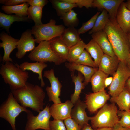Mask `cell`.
Here are the masks:
<instances>
[{
	"label": "cell",
	"mask_w": 130,
	"mask_h": 130,
	"mask_svg": "<svg viewBox=\"0 0 130 130\" xmlns=\"http://www.w3.org/2000/svg\"><path fill=\"white\" fill-rule=\"evenodd\" d=\"M0 74L4 82L9 85L11 91L19 89L24 87L29 76L28 72L22 70L19 65L11 62L1 64Z\"/></svg>",
	"instance_id": "cell-3"
},
{
	"label": "cell",
	"mask_w": 130,
	"mask_h": 130,
	"mask_svg": "<svg viewBox=\"0 0 130 130\" xmlns=\"http://www.w3.org/2000/svg\"><path fill=\"white\" fill-rule=\"evenodd\" d=\"M104 30L106 33L115 55L126 64L130 58V49L127 33L119 27L116 20L109 19Z\"/></svg>",
	"instance_id": "cell-1"
},
{
	"label": "cell",
	"mask_w": 130,
	"mask_h": 130,
	"mask_svg": "<svg viewBox=\"0 0 130 130\" xmlns=\"http://www.w3.org/2000/svg\"><path fill=\"white\" fill-rule=\"evenodd\" d=\"M11 92L18 102L39 113L44 108L46 94L41 86L27 82L23 88Z\"/></svg>",
	"instance_id": "cell-2"
},
{
	"label": "cell",
	"mask_w": 130,
	"mask_h": 130,
	"mask_svg": "<svg viewBox=\"0 0 130 130\" xmlns=\"http://www.w3.org/2000/svg\"><path fill=\"white\" fill-rule=\"evenodd\" d=\"M65 66L71 72L76 70L82 73L84 77V83L85 85L90 82L92 76L98 69L74 62H66Z\"/></svg>",
	"instance_id": "cell-20"
},
{
	"label": "cell",
	"mask_w": 130,
	"mask_h": 130,
	"mask_svg": "<svg viewBox=\"0 0 130 130\" xmlns=\"http://www.w3.org/2000/svg\"><path fill=\"white\" fill-rule=\"evenodd\" d=\"M71 3L75 4L78 7L82 8L84 7L87 9L93 7L94 0H62Z\"/></svg>",
	"instance_id": "cell-38"
},
{
	"label": "cell",
	"mask_w": 130,
	"mask_h": 130,
	"mask_svg": "<svg viewBox=\"0 0 130 130\" xmlns=\"http://www.w3.org/2000/svg\"><path fill=\"white\" fill-rule=\"evenodd\" d=\"M109 75L98 69L91 78L90 82L93 92H97L104 89L105 81Z\"/></svg>",
	"instance_id": "cell-25"
},
{
	"label": "cell",
	"mask_w": 130,
	"mask_h": 130,
	"mask_svg": "<svg viewBox=\"0 0 130 130\" xmlns=\"http://www.w3.org/2000/svg\"><path fill=\"white\" fill-rule=\"evenodd\" d=\"M112 128L113 130H130V128L123 127L118 123L115 124Z\"/></svg>",
	"instance_id": "cell-43"
},
{
	"label": "cell",
	"mask_w": 130,
	"mask_h": 130,
	"mask_svg": "<svg viewBox=\"0 0 130 130\" xmlns=\"http://www.w3.org/2000/svg\"><path fill=\"white\" fill-rule=\"evenodd\" d=\"M64 121L67 130H81L82 128L73 119L70 117Z\"/></svg>",
	"instance_id": "cell-40"
},
{
	"label": "cell",
	"mask_w": 130,
	"mask_h": 130,
	"mask_svg": "<svg viewBox=\"0 0 130 130\" xmlns=\"http://www.w3.org/2000/svg\"><path fill=\"white\" fill-rule=\"evenodd\" d=\"M48 2L47 0H28L27 3L30 6L43 7Z\"/></svg>",
	"instance_id": "cell-42"
},
{
	"label": "cell",
	"mask_w": 130,
	"mask_h": 130,
	"mask_svg": "<svg viewBox=\"0 0 130 130\" xmlns=\"http://www.w3.org/2000/svg\"><path fill=\"white\" fill-rule=\"evenodd\" d=\"M0 39L2 41L0 43V47L3 48L4 51L2 62L4 63L7 62H13L10 55L12 52L17 48L19 39L12 37L4 32L0 34Z\"/></svg>",
	"instance_id": "cell-14"
},
{
	"label": "cell",
	"mask_w": 130,
	"mask_h": 130,
	"mask_svg": "<svg viewBox=\"0 0 130 130\" xmlns=\"http://www.w3.org/2000/svg\"><path fill=\"white\" fill-rule=\"evenodd\" d=\"M110 98L109 95L104 89L86 94L85 103L89 112L93 113L104 106Z\"/></svg>",
	"instance_id": "cell-11"
},
{
	"label": "cell",
	"mask_w": 130,
	"mask_h": 130,
	"mask_svg": "<svg viewBox=\"0 0 130 130\" xmlns=\"http://www.w3.org/2000/svg\"><path fill=\"white\" fill-rule=\"evenodd\" d=\"M123 0H94L93 7L105 9L108 13L109 19H116L119 7Z\"/></svg>",
	"instance_id": "cell-16"
},
{
	"label": "cell",
	"mask_w": 130,
	"mask_h": 130,
	"mask_svg": "<svg viewBox=\"0 0 130 130\" xmlns=\"http://www.w3.org/2000/svg\"><path fill=\"white\" fill-rule=\"evenodd\" d=\"M29 5L27 2L12 6L3 5L2 6L1 9L8 14L14 13L20 16L26 17L28 15L27 10Z\"/></svg>",
	"instance_id": "cell-30"
},
{
	"label": "cell",
	"mask_w": 130,
	"mask_h": 130,
	"mask_svg": "<svg viewBox=\"0 0 130 130\" xmlns=\"http://www.w3.org/2000/svg\"><path fill=\"white\" fill-rule=\"evenodd\" d=\"M125 3L127 8L130 11V0H128Z\"/></svg>",
	"instance_id": "cell-48"
},
{
	"label": "cell",
	"mask_w": 130,
	"mask_h": 130,
	"mask_svg": "<svg viewBox=\"0 0 130 130\" xmlns=\"http://www.w3.org/2000/svg\"><path fill=\"white\" fill-rule=\"evenodd\" d=\"M62 20L65 26L68 27H74L78 25L79 20L77 14L72 9L60 17Z\"/></svg>",
	"instance_id": "cell-34"
},
{
	"label": "cell",
	"mask_w": 130,
	"mask_h": 130,
	"mask_svg": "<svg viewBox=\"0 0 130 130\" xmlns=\"http://www.w3.org/2000/svg\"><path fill=\"white\" fill-rule=\"evenodd\" d=\"M117 113L114 103L105 104L95 116L91 117V127L95 129L103 127L113 128L119 120Z\"/></svg>",
	"instance_id": "cell-4"
},
{
	"label": "cell",
	"mask_w": 130,
	"mask_h": 130,
	"mask_svg": "<svg viewBox=\"0 0 130 130\" xmlns=\"http://www.w3.org/2000/svg\"><path fill=\"white\" fill-rule=\"evenodd\" d=\"M129 42V45H130V33H127Z\"/></svg>",
	"instance_id": "cell-50"
},
{
	"label": "cell",
	"mask_w": 130,
	"mask_h": 130,
	"mask_svg": "<svg viewBox=\"0 0 130 130\" xmlns=\"http://www.w3.org/2000/svg\"><path fill=\"white\" fill-rule=\"evenodd\" d=\"M32 34L30 30H27L22 34L17 43V51L15 54L18 59H21L27 52H31L35 47V39Z\"/></svg>",
	"instance_id": "cell-12"
},
{
	"label": "cell",
	"mask_w": 130,
	"mask_h": 130,
	"mask_svg": "<svg viewBox=\"0 0 130 130\" xmlns=\"http://www.w3.org/2000/svg\"><path fill=\"white\" fill-rule=\"evenodd\" d=\"M28 0H0V3L5 6H12L27 2Z\"/></svg>",
	"instance_id": "cell-41"
},
{
	"label": "cell",
	"mask_w": 130,
	"mask_h": 130,
	"mask_svg": "<svg viewBox=\"0 0 130 130\" xmlns=\"http://www.w3.org/2000/svg\"><path fill=\"white\" fill-rule=\"evenodd\" d=\"M86 44L81 39L75 45L69 48L66 61L70 63L74 62L85 49Z\"/></svg>",
	"instance_id": "cell-31"
},
{
	"label": "cell",
	"mask_w": 130,
	"mask_h": 130,
	"mask_svg": "<svg viewBox=\"0 0 130 130\" xmlns=\"http://www.w3.org/2000/svg\"><path fill=\"white\" fill-rule=\"evenodd\" d=\"M29 19L27 17H21L16 15L8 14L0 12V26L9 33V29L12 24L15 21H28Z\"/></svg>",
	"instance_id": "cell-26"
},
{
	"label": "cell",
	"mask_w": 130,
	"mask_h": 130,
	"mask_svg": "<svg viewBox=\"0 0 130 130\" xmlns=\"http://www.w3.org/2000/svg\"><path fill=\"white\" fill-rule=\"evenodd\" d=\"M52 51L64 62L66 61L69 48L61 39L60 37L54 38L48 41Z\"/></svg>",
	"instance_id": "cell-21"
},
{
	"label": "cell",
	"mask_w": 130,
	"mask_h": 130,
	"mask_svg": "<svg viewBox=\"0 0 130 130\" xmlns=\"http://www.w3.org/2000/svg\"><path fill=\"white\" fill-rule=\"evenodd\" d=\"M110 100L115 102L121 111H128L130 109V93L125 88L117 97Z\"/></svg>",
	"instance_id": "cell-28"
},
{
	"label": "cell",
	"mask_w": 130,
	"mask_h": 130,
	"mask_svg": "<svg viewBox=\"0 0 130 130\" xmlns=\"http://www.w3.org/2000/svg\"><path fill=\"white\" fill-rule=\"evenodd\" d=\"M126 64L130 71V58L127 60Z\"/></svg>",
	"instance_id": "cell-49"
},
{
	"label": "cell",
	"mask_w": 130,
	"mask_h": 130,
	"mask_svg": "<svg viewBox=\"0 0 130 130\" xmlns=\"http://www.w3.org/2000/svg\"><path fill=\"white\" fill-rule=\"evenodd\" d=\"M19 66L23 71L30 70L38 74L39 75L38 78L39 80H41V86L43 87L44 86L45 83L43 79L42 72L44 68L47 67V64L45 63L38 62L30 63L25 61L20 64Z\"/></svg>",
	"instance_id": "cell-22"
},
{
	"label": "cell",
	"mask_w": 130,
	"mask_h": 130,
	"mask_svg": "<svg viewBox=\"0 0 130 130\" xmlns=\"http://www.w3.org/2000/svg\"><path fill=\"white\" fill-rule=\"evenodd\" d=\"M120 61L115 55L113 56L104 54L98 66V69L109 75H113L117 70Z\"/></svg>",
	"instance_id": "cell-17"
},
{
	"label": "cell",
	"mask_w": 130,
	"mask_h": 130,
	"mask_svg": "<svg viewBox=\"0 0 130 130\" xmlns=\"http://www.w3.org/2000/svg\"><path fill=\"white\" fill-rule=\"evenodd\" d=\"M100 13L99 12H98L88 21L83 24L81 26L78 30V32L80 35L85 33L93 28L96 19Z\"/></svg>",
	"instance_id": "cell-36"
},
{
	"label": "cell",
	"mask_w": 130,
	"mask_h": 130,
	"mask_svg": "<svg viewBox=\"0 0 130 130\" xmlns=\"http://www.w3.org/2000/svg\"><path fill=\"white\" fill-rule=\"evenodd\" d=\"M72 109L71 117L82 128L84 125L88 124L91 117H88L85 111L87 106L85 102L79 99L74 104Z\"/></svg>",
	"instance_id": "cell-15"
},
{
	"label": "cell",
	"mask_w": 130,
	"mask_h": 130,
	"mask_svg": "<svg viewBox=\"0 0 130 130\" xmlns=\"http://www.w3.org/2000/svg\"><path fill=\"white\" fill-rule=\"evenodd\" d=\"M28 57L31 60L45 63L53 62L59 65L64 62L52 51L48 41L41 42L29 54Z\"/></svg>",
	"instance_id": "cell-7"
},
{
	"label": "cell",
	"mask_w": 130,
	"mask_h": 130,
	"mask_svg": "<svg viewBox=\"0 0 130 130\" xmlns=\"http://www.w3.org/2000/svg\"><path fill=\"white\" fill-rule=\"evenodd\" d=\"M121 117L118 123L123 127L130 128V112L128 111H121L119 112Z\"/></svg>",
	"instance_id": "cell-37"
},
{
	"label": "cell",
	"mask_w": 130,
	"mask_h": 130,
	"mask_svg": "<svg viewBox=\"0 0 130 130\" xmlns=\"http://www.w3.org/2000/svg\"><path fill=\"white\" fill-rule=\"evenodd\" d=\"M125 88L130 93V76L127 80L125 83Z\"/></svg>",
	"instance_id": "cell-45"
},
{
	"label": "cell",
	"mask_w": 130,
	"mask_h": 130,
	"mask_svg": "<svg viewBox=\"0 0 130 130\" xmlns=\"http://www.w3.org/2000/svg\"><path fill=\"white\" fill-rule=\"evenodd\" d=\"M112 82L108 88L110 99L116 98L125 88V83L130 76V71L127 64L120 61L117 69L113 75Z\"/></svg>",
	"instance_id": "cell-8"
},
{
	"label": "cell",
	"mask_w": 130,
	"mask_h": 130,
	"mask_svg": "<svg viewBox=\"0 0 130 130\" xmlns=\"http://www.w3.org/2000/svg\"><path fill=\"white\" fill-rule=\"evenodd\" d=\"M74 62L93 68H98L90 54L85 49Z\"/></svg>",
	"instance_id": "cell-35"
},
{
	"label": "cell",
	"mask_w": 130,
	"mask_h": 130,
	"mask_svg": "<svg viewBox=\"0 0 130 130\" xmlns=\"http://www.w3.org/2000/svg\"><path fill=\"white\" fill-rule=\"evenodd\" d=\"M30 111L19 104L11 92L7 99L0 105V117L7 121L13 130H16L15 122L17 117L22 112L27 113Z\"/></svg>",
	"instance_id": "cell-5"
},
{
	"label": "cell",
	"mask_w": 130,
	"mask_h": 130,
	"mask_svg": "<svg viewBox=\"0 0 130 130\" xmlns=\"http://www.w3.org/2000/svg\"><path fill=\"white\" fill-rule=\"evenodd\" d=\"M49 1L56 10L57 15L60 17L73 8L78 7L75 4L69 3L62 0H50Z\"/></svg>",
	"instance_id": "cell-29"
},
{
	"label": "cell",
	"mask_w": 130,
	"mask_h": 130,
	"mask_svg": "<svg viewBox=\"0 0 130 130\" xmlns=\"http://www.w3.org/2000/svg\"><path fill=\"white\" fill-rule=\"evenodd\" d=\"M43 76L48 79L50 84V86H47L46 88L49 101H52L54 104L62 103L59 97L62 85L58 77L55 76L54 69L45 71Z\"/></svg>",
	"instance_id": "cell-10"
},
{
	"label": "cell",
	"mask_w": 130,
	"mask_h": 130,
	"mask_svg": "<svg viewBox=\"0 0 130 130\" xmlns=\"http://www.w3.org/2000/svg\"><path fill=\"white\" fill-rule=\"evenodd\" d=\"M96 129H93L89 124L84 125L81 129V130H96Z\"/></svg>",
	"instance_id": "cell-46"
},
{
	"label": "cell",
	"mask_w": 130,
	"mask_h": 130,
	"mask_svg": "<svg viewBox=\"0 0 130 130\" xmlns=\"http://www.w3.org/2000/svg\"><path fill=\"white\" fill-rule=\"evenodd\" d=\"M78 30L74 27L65 28L60 38L66 45L70 48L81 40Z\"/></svg>",
	"instance_id": "cell-24"
},
{
	"label": "cell",
	"mask_w": 130,
	"mask_h": 130,
	"mask_svg": "<svg viewBox=\"0 0 130 130\" xmlns=\"http://www.w3.org/2000/svg\"><path fill=\"white\" fill-rule=\"evenodd\" d=\"M96 130H113L112 128L103 127L98 128Z\"/></svg>",
	"instance_id": "cell-47"
},
{
	"label": "cell",
	"mask_w": 130,
	"mask_h": 130,
	"mask_svg": "<svg viewBox=\"0 0 130 130\" xmlns=\"http://www.w3.org/2000/svg\"><path fill=\"white\" fill-rule=\"evenodd\" d=\"M109 20V16L107 12L103 9L101 13L97 18L94 26L90 30L89 34L104 30Z\"/></svg>",
	"instance_id": "cell-32"
},
{
	"label": "cell",
	"mask_w": 130,
	"mask_h": 130,
	"mask_svg": "<svg viewBox=\"0 0 130 130\" xmlns=\"http://www.w3.org/2000/svg\"><path fill=\"white\" fill-rule=\"evenodd\" d=\"M47 104L42 110L36 116H34L31 111L27 113V120L24 130H36L42 129L50 130V119L51 116Z\"/></svg>",
	"instance_id": "cell-9"
},
{
	"label": "cell",
	"mask_w": 130,
	"mask_h": 130,
	"mask_svg": "<svg viewBox=\"0 0 130 130\" xmlns=\"http://www.w3.org/2000/svg\"><path fill=\"white\" fill-rule=\"evenodd\" d=\"M65 28L64 26L56 25L55 20L51 19L46 24L34 25L31 30L35 37V42L39 44L42 41H49L55 37H60Z\"/></svg>",
	"instance_id": "cell-6"
},
{
	"label": "cell",
	"mask_w": 130,
	"mask_h": 130,
	"mask_svg": "<svg viewBox=\"0 0 130 130\" xmlns=\"http://www.w3.org/2000/svg\"><path fill=\"white\" fill-rule=\"evenodd\" d=\"M71 74L72 81L75 84V89L74 93L71 96V100L74 104L79 99L80 95L82 90L85 86L83 81L84 77L80 72H78L77 75H74V72H71Z\"/></svg>",
	"instance_id": "cell-23"
},
{
	"label": "cell",
	"mask_w": 130,
	"mask_h": 130,
	"mask_svg": "<svg viewBox=\"0 0 130 130\" xmlns=\"http://www.w3.org/2000/svg\"><path fill=\"white\" fill-rule=\"evenodd\" d=\"M64 123L63 120L54 119L50 121V130H66Z\"/></svg>",
	"instance_id": "cell-39"
},
{
	"label": "cell",
	"mask_w": 130,
	"mask_h": 130,
	"mask_svg": "<svg viewBox=\"0 0 130 130\" xmlns=\"http://www.w3.org/2000/svg\"><path fill=\"white\" fill-rule=\"evenodd\" d=\"M74 106L71 100H67L64 103L52 104L49 107V110L54 119L63 121L71 117V111Z\"/></svg>",
	"instance_id": "cell-13"
},
{
	"label": "cell",
	"mask_w": 130,
	"mask_h": 130,
	"mask_svg": "<svg viewBox=\"0 0 130 130\" xmlns=\"http://www.w3.org/2000/svg\"><path fill=\"white\" fill-rule=\"evenodd\" d=\"M113 80V77H107L105 81V88L107 87L111 84Z\"/></svg>",
	"instance_id": "cell-44"
},
{
	"label": "cell",
	"mask_w": 130,
	"mask_h": 130,
	"mask_svg": "<svg viewBox=\"0 0 130 130\" xmlns=\"http://www.w3.org/2000/svg\"><path fill=\"white\" fill-rule=\"evenodd\" d=\"M43 7L38 6H30L27 10L28 17L33 20L35 25L38 26L42 24V17Z\"/></svg>",
	"instance_id": "cell-33"
},
{
	"label": "cell",
	"mask_w": 130,
	"mask_h": 130,
	"mask_svg": "<svg viewBox=\"0 0 130 130\" xmlns=\"http://www.w3.org/2000/svg\"><path fill=\"white\" fill-rule=\"evenodd\" d=\"M116 20L118 25L124 32L130 33V11L124 1L118 9Z\"/></svg>",
	"instance_id": "cell-19"
},
{
	"label": "cell",
	"mask_w": 130,
	"mask_h": 130,
	"mask_svg": "<svg viewBox=\"0 0 130 130\" xmlns=\"http://www.w3.org/2000/svg\"><path fill=\"white\" fill-rule=\"evenodd\" d=\"M85 49L94 59L98 68L100 60L104 53L98 44L93 39L86 44Z\"/></svg>",
	"instance_id": "cell-27"
},
{
	"label": "cell",
	"mask_w": 130,
	"mask_h": 130,
	"mask_svg": "<svg viewBox=\"0 0 130 130\" xmlns=\"http://www.w3.org/2000/svg\"><path fill=\"white\" fill-rule=\"evenodd\" d=\"M92 39L99 45L104 54L113 56L115 55L107 35L104 30L91 34Z\"/></svg>",
	"instance_id": "cell-18"
},
{
	"label": "cell",
	"mask_w": 130,
	"mask_h": 130,
	"mask_svg": "<svg viewBox=\"0 0 130 130\" xmlns=\"http://www.w3.org/2000/svg\"><path fill=\"white\" fill-rule=\"evenodd\" d=\"M128 111L130 112V109Z\"/></svg>",
	"instance_id": "cell-51"
}]
</instances>
